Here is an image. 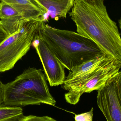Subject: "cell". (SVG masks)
<instances>
[{
	"mask_svg": "<svg viewBox=\"0 0 121 121\" xmlns=\"http://www.w3.org/2000/svg\"><path fill=\"white\" fill-rule=\"evenodd\" d=\"M9 36V35L0 22V45Z\"/></svg>",
	"mask_w": 121,
	"mask_h": 121,
	"instance_id": "14",
	"label": "cell"
},
{
	"mask_svg": "<svg viewBox=\"0 0 121 121\" xmlns=\"http://www.w3.org/2000/svg\"><path fill=\"white\" fill-rule=\"evenodd\" d=\"M37 33L60 63L69 71L104 54L90 39L77 32L51 27L44 21L40 22Z\"/></svg>",
	"mask_w": 121,
	"mask_h": 121,
	"instance_id": "2",
	"label": "cell"
},
{
	"mask_svg": "<svg viewBox=\"0 0 121 121\" xmlns=\"http://www.w3.org/2000/svg\"><path fill=\"white\" fill-rule=\"evenodd\" d=\"M20 121H58L48 116L38 117L33 115L24 116Z\"/></svg>",
	"mask_w": 121,
	"mask_h": 121,
	"instance_id": "13",
	"label": "cell"
},
{
	"mask_svg": "<svg viewBox=\"0 0 121 121\" xmlns=\"http://www.w3.org/2000/svg\"><path fill=\"white\" fill-rule=\"evenodd\" d=\"M93 109L92 108L90 111L81 114H75L74 119L75 121H93Z\"/></svg>",
	"mask_w": 121,
	"mask_h": 121,
	"instance_id": "12",
	"label": "cell"
},
{
	"mask_svg": "<svg viewBox=\"0 0 121 121\" xmlns=\"http://www.w3.org/2000/svg\"><path fill=\"white\" fill-rule=\"evenodd\" d=\"M13 7L25 20L30 21H44L47 12L35 0H4Z\"/></svg>",
	"mask_w": 121,
	"mask_h": 121,
	"instance_id": "9",
	"label": "cell"
},
{
	"mask_svg": "<svg viewBox=\"0 0 121 121\" xmlns=\"http://www.w3.org/2000/svg\"><path fill=\"white\" fill-rule=\"evenodd\" d=\"M32 45L35 48L40 59L50 85L52 87L63 84L65 80V68L37 32Z\"/></svg>",
	"mask_w": 121,
	"mask_h": 121,
	"instance_id": "6",
	"label": "cell"
},
{
	"mask_svg": "<svg viewBox=\"0 0 121 121\" xmlns=\"http://www.w3.org/2000/svg\"><path fill=\"white\" fill-rule=\"evenodd\" d=\"M69 15L78 33L94 41L104 54L121 68V37L103 0H74Z\"/></svg>",
	"mask_w": 121,
	"mask_h": 121,
	"instance_id": "1",
	"label": "cell"
},
{
	"mask_svg": "<svg viewBox=\"0 0 121 121\" xmlns=\"http://www.w3.org/2000/svg\"><path fill=\"white\" fill-rule=\"evenodd\" d=\"M120 69L113 61L109 59L81 76L65 80L62 87L68 91L65 95V101L75 105L84 93L98 91L104 87L119 73Z\"/></svg>",
	"mask_w": 121,
	"mask_h": 121,
	"instance_id": "4",
	"label": "cell"
},
{
	"mask_svg": "<svg viewBox=\"0 0 121 121\" xmlns=\"http://www.w3.org/2000/svg\"><path fill=\"white\" fill-rule=\"evenodd\" d=\"M47 12L54 13L56 16L65 18L72 8L74 0H35Z\"/></svg>",
	"mask_w": 121,
	"mask_h": 121,
	"instance_id": "10",
	"label": "cell"
},
{
	"mask_svg": "<svg viewBox=\"0 0 121 121\" xmlns=\"http://www.w3.org/2000/svg\"><path fill=\"white\" fill-rule=\"evenodd\" d=\"M24 116L21 107L0 105V121H20Z\"/></svg>",
	"mask_w": 121,
	"mask_h": 121,
	"instance_id": "11",
	"label": "cell"
},
{
	"mask_svg": "<svg viewBox=\"0 0 121 121\" xmlns=\"http://www.w3.org/2000/svg\"><path fill=\"white\" fill-rule=\"evenodd\" d=\"M3 104L19 107L42 104L55 106L56 102L50 92L42 69L29 67L6 84Z\"/></svg>",
	"mask_w": 121,
	"mask_h": 121,
	"instance_id": "3",
	"label": "cell"
},
{
	"mask_svg": "<svg viewBox=\"0 0 121 121\" xmlns=\"http://www.w3.org/2000/svg\"><path fill=\"white\" fill-rule=\"evenodd\" d=\"M117 75L97 91V105L107 121H121V101L117 87Z\"/></svg>",
	"mask_w": 121,
	"mask_h": 121,
	"instance_id": "7",
	"label": "cell"
},
{
	"mask_svg": "<svg viewBox=\"0 0 121 121\" xmlns=\"http://www.w3.org/2000/svg\"><path fill=\"white\" fill-rule=\"evenodd\" d=\"M40 21H30L0 45V73L13 69L30 49Z\"/></svg>",
	"mask_w": 121,
	"mask_h": 121,
	"instance_id": "5",
	"label": "cell"
},
{
	"mask_svg": "<svg viewBox=\"0 0 121 121\" xmlns=\"http://www.w3.org/2000/svg\"><path fill=\"white\" fill-rule=\"evenodd\" d=\"M28 21L25 20L13 7L1 0L0 3V22L9 36L21 29Z\"/></svg>",
	"mask_w": 121,
	"mask_h": 121,
	"instance_id": "8",
	"label": "cell"
},
{
	"mask_svg": "<svg viewBox=\"0 0 121 121\" xmlns=\"http://www.w3.org/2000/svg\"><path fill=\"white\" fill-rule=\"evenodd\" d=\"M117 87L118 94L121 101V70L117 75Z\"/></svg>",
	"mask_w": 121,
	"mask_h": 121,
	"instance_id": "16",
	"label": "cell"
},
{
	"mask_svg": "<svg viewBox=\"0 0 121 121\" xmlns=\"http://www.w3.org/2000/svg\"><path fill=\"white\" fill-rule=\"evenodd\" d=\"M5 87L6 84H4L0 80V105L3 104L4 102Z\"/></svg>",
	"mask_w": 121,
	"mask_h": 121,
	"instance_id": "15",
	"label": "cell"
},
{
	"mask_svg": "<svg viewBox=\"0 0 121 121\" xmlns=\"http://www.w3.org/2000/svg\"><path fill=\"white\" fill-rule=\"evenodd\" d=\"M119 24V28H120V30H121V19H119L118 20Z\"/></svg>",
	"mask_w": 121,
	"mask_h": 121,
	"instance_id": "17",
	"label": "cell"
}]
</instances>
